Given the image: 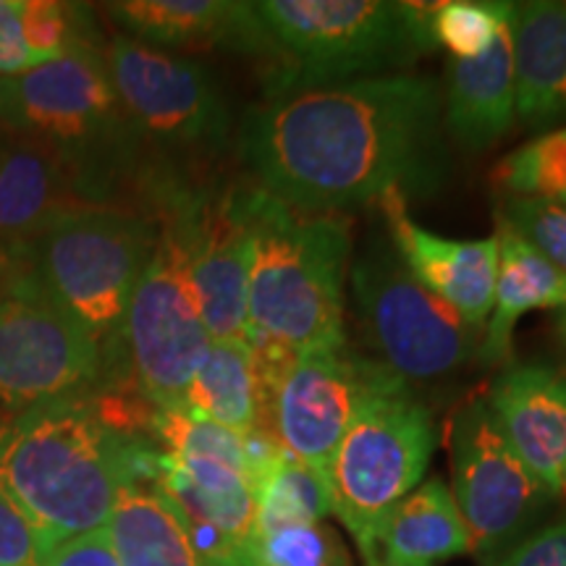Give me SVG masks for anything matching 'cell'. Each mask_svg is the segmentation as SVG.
I'll use <instances>...</instances> for the list:
<instances>
[{"label": "cell", "instance_id": "6da1fadb", "mask_svg": "<svg viewBox=\"0 0 566 566\" xmlns=\"http://www.w3.org/2000/svg\"><path fill=\"white\" fill-rule=\"evenodd\" d=\"M237 150L258 189L310 216L388 192L430 197L449 176L443 87L399 71L265 97L239 124Z\"/></svg>", "mask_w": 566, "mask_h": 566}, {"label": "cell", "instance_id": "1f68e13d", "mask_svg": "<svg viewBox=\"0 0 566 566\" xmlns=\"http://www.w3.org/2000/svg\"><path fill=\"white\" fill-rule=\"evenodd\" d=\"M48 551L38 530L0 483V566H45Z\"/></svg>", "mask_w": 566, "mask_h": 566}, {"label": "cell", "instance_id": "d4e9b609", "mask_svg": "<svg viewBox=\"0 0 566 566\" xmlns=\"http://www.w3.org/2000/svg\"><path fill=\"white\" fill-rule=\"evenodd\" d=\"M254 495V530L323 522L331 514L328 475L296 462L273 438L244 436Z\"/></svg>", "mask_w": 566, "mask_h": 566}, {"label": "cell", "instance_id": "5b68a950", "mask_svg": "<svg viewBox=\"0 0 566 566\" xmlns=\"http://www.w3.org/2000/svg\"><path fill=\"white\" fill-rule=\"evenodd\" d=\"M0 126L53 153L80 197L103 192L137 150L105 48H74L0 80Z\"/></svg>", "mask_w": 566, "mask_h": 566}, {"label": "cell", "instance_id": "d6a6232c", "mask_svg": "<svg viewBox=\"0 0 566 566\" xmlns=\"http://www.w3.org/2000/svg\"><path fill=\"white\" fill-rule=\"evenodd\" d=\"M495 566H566V514L530 533Z\"/></svg>", "mask_w": 566, "mask_h": 566}, {"label": "cell", "instance_id": "f546056e", "mask_svg": "<svg viewBox=\"0 0 566 566\" xmlns=\"http://www.w3.org/2000/svg\"><path fill=\"white\" fill-rule=\"evenodd\" d=\"M21 24L38 63H48L74 48H101L87 6L61 0H21Z\"/></svg>", "mask_w": 566, "mask_h": 566}, {"label": "cell", "instance_id": "30bf717a", "mask_svg": "<svg viewBox=\"0 0 566 566\" xmlns=\"http://www.w3.org/2000/svg\"><path fill=\"white\" fill-rule=\"evenodd\" d=\"M263 386V436L323 475L354 420L380 396L409 388L349 342L296 354Z\"/></svg>", "mask_w": 566, "mask_h": 566}, {"label": "cell", "instance_id": "d6986e66", "mask_svg": "<svg viewBox=\"0 0 566 566\" xmlns=\"http://www.w3.org/2000/svg\"><path fill=\"white\" fill-rule=\"evenodd\" d=\"M66 166L17 132L0 126V258L17 252L48 221L82 205Z\"/></svg>", "mask_w": 566, "mask_h": 566}, {"label": "cell", "instance_id": "d590c367", "mask_svg": "<svg viewBox=\"0 0 566 566\" xmlns=\"http://www.w3.org/2000/svg\"><path fill=\"white\" fill-rule=\"evenodd\" d=\"M554 323H556V334H558V342H562L564 352H566V307L556 310V315H554Z\"/></svg>", "mask_w": 566, "mask_h": 566}, {"label": "cell", "instance_id": "44dd1931", "mask_svg": "<svg viewBox=\"0 0 566 566\" xmlns=\"http://www.w3.org/2000/svg\"><path fill=\"white\" fill-rule=\"evenodd\" d=\"M499 273H495L493 310L480 338L478 363H504L512 352L516 323L535 310L566 307V273L546 254L525 242L504 221H495Z\"/></svg>", "mask_w": 566, "mask_h": 566}, {"label": "cell", "instance_id": "9a60e30c", "mask_svg": "<svg viewBox=\"0 0 566 566\" xmlns=\"http://www.w3.org/2000/svg\"><path fill=\"white\" fill-rule=\"evenodd\" d=\"M388 242L420 286L449 304L472 328L483 331L493 310L499 239H449L428 231L409 212L405 195L388 192L378 202Z\"/></svg>", "mask_w": 566, "mask_h": 566}, {"label": "cell", "instance_id": "f1b7e54d", "mask_svg": "<svg viewBox=\"0 0 566 566\" xmlns=\"http://www.w3.org/2000/svg\"><path fill=\"white\" fill-rule=\"evenodd\" d=\"M512 13L514 3L506 0H443L433 9L430 38L436 51L441 48L449 53V61L475 59L491 45Z\"/></svg>", "mask_w": 566, "mask_h": 566}, {"label": "cell", "instance_id": "4dcf8cb0", "mask_svg": "<svg viewBox=\"0 0 566 566\" xmlns=\"http://www.w3.org/2000/svg\"><path fill=\"white\" fill-rule=\"evenodd\" d=\"M499 221H504L566 273V208L533 197L504 195L499 205Z\"/></svg>", "mask_w": 566, "mask_h": 566}, {"label": "cell", "instance_id": "836d02e7", "mask_svg": "<svg viewBox=\"0 0 566 566\" xmlns=\"http://www.w3.org/2000/svg\"><path fill=\"white\" fill-rule=\"evenodd\" d=\"M40 66L21 24V0H0V80L27 74Z\"/></svg>", "mask_w": 566, "mask_h": 566}, {"label": "cell", "instance_id": "7a4b0ae2", "mask_svg": "<svg viewBox=\"0 0 566 566\" xmlns=\"http://www.w3.org/2000/svg\"><path fill=\"white\" fill-rule=\"evenodd\" d=\"M155 449L105 420L82 396L48 401L0 424V483L38 530L48 556L108 525L132 478H153Z\"/></svg>", "mask_w": 566, "mask_h": 566}, {"label": "cell", "instance_id": "277c9868", "mask_svg": "<svg viewBox=\"0 0 566 566\" xmlns=\"http://www.w3.org/2000/svg\"><path fill=\"white\" fill-rule=\"evenodd\" d=\"M433 9L412 0H258L273 42L265 97L407 71L436 51Z\"/></svg>", "mask_w": 566, "mask_h": 566}, {"label": "cell", "instance_id": "7402d4cb", "mask_svg": "<svg viewBox=\"0 0 566 566\" xmlns=\"http://www.w3.org/2000/svg\"><path fill=\"white\" fill-rule=\"evenodd\" d=\"M462 554H470V535L441 478L401 499L375 537V566H436Z\"/></svg>", "mask_w": 566, "mask_h": 566}, {"label": "cell", "instance_id": "e0dca14e", "mask_svg": "<svg viewBox=\"0 0 566 566\" xmlns=\"http://www.w3.org/2000/svg\"><path fill=\"white\" fill-rule=\"evenodd\" d=\"M501 436L554 499H566V375L546 365H509L485 391Z\"/></svg>", "mask_w": 566, "mask_h": 566}, {"label": "cell", "instance_id": "603a6c76", "mask_svg": "<svg viewBox=\"0 0 566 566\" xmlns=\"http://www.w3.org/2000/svg\"><path fill=\"white\" fill-rule=\"evenodd\" d=\"M105 530L118 566H205L181 516L153 478L126 480Z\"/></svg>", "mask_w": 566, "mask_h": 566}, {"label": "cell", "instance_id": "e575fe53", "mask_svg": "<svg viewBox=\"0 0 566 566\" xmlns=\"http://www.w3.org/2000/svg\"><path fill=\"white\" fill-rule=\"evenodd\" d=\"M45 566H118V558L113 554L108 530L101 527L61 543Z\"/></svg>", "mask_w": 566, "mask_h": 566}, {"label": "cell", "instance_id": "3957f363", "mask_svg": "<svg viewBox=\"0 0 566 566\" xmlns=\"http://www.w3.org/2000/svg\"><path fill=\"white\" fill-rule=\"evenodd\" d=\"M250 342L252 349L296 354L346 342L344 283L352 229L338 216H310L250 189Z\"/></svg>", "mask_w": 566, "mask_h": 566}, {"label": "cell", "instance_id": "4316f807", "mask_svg": "<svg viewBox=\"0 0 566 566\" xmlns=\"http://www.w3.org/2000/svg\"><path fill=\"white\" fill-rule=\"evenodd\" d=\"M493 181L504 195L533 197L566 208V126L509 153L495 166Z\"/></svg>", "mask_w": 566, "mask_h": 566}, {"label": "cell", "instance_id": "cb8c5ba5", "mask_svg": "<svg viewBox=\"0 0 566 566\" xmlns=\"http://www.w3.org/2000/svg\"><path fill=\"white\" fill-rule=\"evenodd\" d=\"M181 407L239 436L263 433L265 386L250 342H210Z\"/></svg>", "mask_w": 566, "mask_h": 566}, {"label": "cell", "instance_id": "ffe728a7", "mask_svg": "<svg viewBox=\"0 0 566 566\" xmlns=\"http://www.w3.org/2000/svg\"><path fill=\"white\" fill-rule=\"evenodd\" d=\"M516 118L530 129L566 118V0L514 3Z\"/></svg>", "mask_w": 566, "mask_h": 566}, {"label": "cell", "instance_id": "5bb4252c", "mask_svg": "<svg viewBox=\"0 0 566 566\" xmlns=\"http://www.w3.org/2000/svg\"><path fill=\"white\" fill-rule=\"evenodd\" d=\"M168 221L181 233L189 281L210 338L247 342L252 263L250 189H237L212 200L184 197Z\"/></svg>", "mask_w": 566, "mask_h": 566}, {"label": "cell", "instance_id": "2e32d148", "mask_svg": "<svg viewBox=\"0 0 566 566\" xmlns=\"http://www.w3.org/2000/svg\"><path fill=\"white\" fill-rule=\"evenodd\" d=\"M124 38L160 51H229L273 63V42L250 0H118L105 6Z\"/></svg>", "mask_w": 566, "mask_h": 566}, {"label": "cell", "instance_id": "83f0119b", "mask_svg": "<svg viewBox=\"0 0 566 566\" xmlns=\"http://www.w3.org/2000/svg\"><path fill=\"white\" fill-rule=\"evenodd\" d=\"M147 430L160 441L166 454L174 457H205L237 467L239 472L247 470V446L244 436L233 433L221 424L202 420L184 407H153Z\"/></svg>", "mask_w": 566, "mask_h": 566}, {"label": "cell", "instance_id": "8992f818", "mask_svg": "<svg viewBox=\"0 0 566 566\" xmlns=\"http://www.w3.org/2000/svg\"><path fill=\"white\" fill-rule=\"evenodd\" d=\"M155 242L158 226L137 212L82 202L42 226L13 260L21 265L19 275L103 346L122 334Z\"/></svg>", "mask_w": 566, "mask_h": 566}, {"label": "cell", "instance_id": "8fae6325", "mask_svg": "<svg viewBox=\"0 0 566 566\" xmlns=\"http://www.w3.org/2000/svg\"><path fill=\"white\" fill-rule=\"evenodd\" d=\"M451 495L470 535V554L499 564L535 533L554 495L537 483L501 436L485 394L472 396L451 422Z\"/></svg>", "mask_w": 566, "mask_h": 566}, {"label": "cell", "instance_id": "4fadbf2b", "mask_svg": "<svg viewBox=\"0 0 566 566\" xmlns=\"http://www.w3.org/2000/svg\"><path fill=\"white\" fill-rule=\"evenodd\" d=\"M103 346L24 275L0 296V405L19 409L82 396Z\"/></svg>", "mask_w": 566, "mask_h": 566}, {"label": "cell", "instance_id": "484cf974", "mask_svg": "<svg viewBox=\"0 0 566 566\" xmlns=\"http://www.w3.org/2000/svg\"><path fill=\"white\" fill-rule=\"evenodd\" d=\"M233 566H352L349 551L325 522L252 530Z\"/></svg>", "mask_w": 566, "mask_h": 566}, {"label": "cell", "instance_id": "7c38bea8", "mask_svg": "<svg viewBox=\"0 0 566 566\" xmlns=\"http://www.w3.org/2000/svg\"><path fill=\"white\" fill-rule=\"evenodd\" d=\"M122 336L147 405L181 407L212 338L197 307L181 233L171 221L158 229L153 258L126 310Z\"/></svg>", "mask_w": 566, "mask_h": 566}, {"label": "cell", "instance_id": "52a82bcc", "mask_svg": "<svg viewBox=\"0 0 566 566\" xmlns=\"http://www.w3.org/2000/svg\"><path fill=\"white\" fill-rule=\"evenodd\" d=\"M349 286L367 357L409 388L451 378L478 359L483 331L420 286L388 239L373 237L352 260Z\"/></svg>", "mask_w": 566, "mask_h": 566}, {"label": "cell", "instance_id": "ac0fdd59", "mask_svg": "<svg viewBox=\"0 0 566 566\" xmlns=\"http://www.w3.org/2000/svg\"><path fill=\"white\" fill-rule=\"evenodd\" d=\"M512 21L514 13L475 59L446 63V132L470 150L495 145L516 122Z\"/></svg>", "mask_w": 566, "mask_h": 566}, {"label": "cell", "instance_id": "ba28073f", "mask_svg": "<svg viewBox=\"0 0 566 566\" xmlns=\"http://www.w3.org/2000/svg\"><path fill=\"white\" fill-rule=\"evenodd\" d=\"M436 443L433 415L412 388L375 399L338 443L328 467L331 514L365 566H375V537L386 516L424 480Z\"/></svg>", "mask_w": 566, "mask_h": 566}, {"label": "cell", "instance_id": "9c48e42d", "mask_svg": "<svg viewBox=\"0 0 566 566\" xmlns=\"http://www.w3.org/2000/svg\"><path fill=\"white\" fill-rule=\"evenodd\" d=\"M108 71L134 142L163 158H212L231 145L233 118L221 87L200 61L116 34Z\"/></svg>", "mask_w": 566, "mask_h": 566}]
</instances>
